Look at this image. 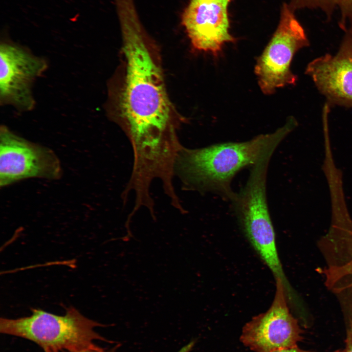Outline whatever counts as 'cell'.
Masks as SVG:
<instances>
[{"label": "cell", "mask_w": 352, "mask_h": 352, "mask_svg": "<svg viewBox=\"0 0 352 352\" xmlns=\"http://www.w3.org/2000/svg\"><path fill=\"white\" fill-rule=\"evenodd\" d=\"M117 15L126 60L120 107L133 153L132 173L143 179L161 177L174 170L182 148L153 44L135 7Z\"/></svg>", "instance_id": "cell-1"}, {"label": "cell", "mask_w": 352, "mask_h": 352, "mask_svg": "<svg viewBox=\"0 0 352 352\" xmlns=\"http://www.w3.org/2000/svg\"><path fill=\"white\" fill-rule=\"evenodd\" d=\"M295 127L294 122L288 119L274 132L248 141L223 142L198 149L183 147L175 169L187 187L211 192L231 202L236 195L231 187L236 174L251 167L270 148L278 147Z\"/></svg>", "instance_id": "cell-2"}, {"label": "cell", "mask_w": 352, "mask_h": 352, "mask_svg": "<svg viewBox=\"0 0 352 352\" xmlns=\"http://www.w3.org/2000/svg\"><path fill=\"white\" fill-rule=\"evenodd\" d=\"M32 312L29 316L17 319L1 317L0 332L32 341L45 352L98 350L102 348L94 341H107L94 330L102 324L85 317L72 306L63 316L39 309Z\"/></svg>", "instance_id": "cell-3"}, {"label": "cell", "mask_w": 352, "mask_h": 352, "mask_svg": "<svg viewBox=\"0 0 352 352\" xmlns=\"http://www.w3.org/2000/svg\"><path fill=\"white\" fill-rule=\"evenodd\" d=\"M270 158L262 157L250 170L246 183L231 202L251 245L272 272L275 280L285 281L276 245L275 233L266 196V178Z\"/></svg>", "instance_id": "cell-4"}, {"label": "cell", "mask_w": 352, "mask_h": 352, "mask_svg": "<svg viewBox=\"0 0 352 352\" xmlns=\"http://www.w3.org/2000/svg\"><path fill=\"white\" fill-rule=\"evenodd\" d=\"M305 30L288 4H283L278 27L258 58L254 68L259 86L266 95L277 88L294 85L297 77L291 71L295 54L309 46Z\"/></svg>", "instance_id": "cell-5"}, {"label": "cell", "mask_w": 352, "mask_h": 352, "mask_svg": "<svg viewBox=\"0 0 352 352\" xmlns=\"http://www.w3.org/2000/svg\"><path fill=\"white\" fill-rule=\"evenodd\" d=\"M0 43V104L19 112H28L36 106L33 87L46 71L48 64L27 47L2 32Z\"/></svg>", "instance_id": "cell-6"}, {"label": "cell", "mask_w": 352, "mask_h": 352, "mask_svg": "<svg viewBox=\"0 0 352 352\" xmlns=\"http://www.w3.org/2000/svg\"><path fill=\"white\" fill-rule=\"evenodd\" d=\"M60 161L50 149L31 142L5 125L0 128V186L30 178L56 180L62 176Z\"/></svg>", "instance_id": "cell-7"}, {"label": "cell", "mask_w": 352, "mask_h": 352, "mask_svg": "<svg viewBox=\"0 0 352 352\" xmlns=\"http://www.w3.org/2000/svg\"><path fill=\"white\" fill-rule=\"evenodd\" d=\"M280 279L276 280L272 303L265 312L254 316L243 327L240 341L254 352H273L293 348L302 339V330L290 312Z\"/></svg>", "instance_id": "cell-8"}, {"label": "cell", "mask_w": 352, "mask_h": 352, "mask_svg": "<svg viewBox=\"0 0 352 352\" xmlns=\"http://www.w3.org/2000/svg\"><path fill=\"white\" fill-rule=\"evenodd\" d=\"M232 0H190L181 23L197 49L218 54L227 43L236 39L230 33L228 7Z\"/></svg>", "instance_id": "cell-9"}, {"label": "cell", "mask_w": 352, "mask_h": 352, "mask_svg": "<svg viewBox=\"0 0 352 352\" xmlns=\"http://www.w3.org/2000/svg\"><path fill=\"white\" fill-rule=\"evenodd\" d=\"M345 34L337 52L317 58L308 65L306 74L330 105L352 107V27Z\"/></svg>", "instance_id": "cell-10"}, {"label": "cell", "mask_w": 352, "mask_h": 352, "mask_svg": "<svg viewBox=\"0 0 352 352\" xmlns=\"http://www.w3.org/2000/svg\"><path fill=\"white\" fill-rule=\"evenodd\" d=\"M288 4L294 11L302 9L320 10L328 19L337 13L340 28L344 31L352 27V0H289Z\"/></svg>", "instance_id": "cell-11"}, {"label": "cell", "mask_w": 352, "mask_h": 352, "mask_svg": "<svg viewBox=\"0 0 352 352\" xmlns=\"http://www.w3.org/2000/svg\"><path fill=\"white\" fill-rule=\"evenodd\" d=\"M325 277V285L336 293L352 288V257L338 265L320 270Z\"/></svg>", "instance_id": "cell-12"}, {"label": "cell", "mask_w": 352, "mask_h": 352, "mask_svg": "<svg viewBox=\"0 0 352 352\" xmlns=\"http://www.w3.org/2000/svg\"><path fill=\"white\" fill-rule=\"evenodd\" d=\"M352 352V309H351L349 325L346 339V347L343 352Z\"/></svg>", "instance_id": "cell-13"}, {"label": "cell", "mask_w": 352, "mask_h": 352, "mask_svg": "<svg viewBox=\"0 0 352 352\" xmlns=\"http://www.w3.org/2000/svg\"><path fill=\"white\" fill-rule=\"evenodd\" d=\"M273 352H313L305 351V350L300 349L298 347V346H297V347L291 348L278 350L274 351ZM333 352H342L340 351L339 350H337V351H335Z\"/></svg>", "instance_id": "cell-14"}, {"label": "cell", "mask_w": 352, "mask_h": 352, "mask_svg": "<svg viewBox=\"0 0 352 352\" xmlns=\"http://www.w3.org/2000/svg\"><path fill=\"white\" fill-rule=\"evenodd\" d=\"M194 345L193 342H191L184 348H182L178 352H189V351L192 349Z\"/></svg>", "instance_id": "cell-15"}, {"label": "cell", "mask_w": 352, "mask_h": 352, "mask_svg": "<svg viewBox=\"0 0 352 352\" xmlns=\"http://www.w3.org/2000/svg\"><path fill=\"white\" fill-rule=\"evenodd\" d=\"M68 352L66 351H58V352ZM81 352H114L113 351H105L102 348L98 350H88L83 351Z\"/></svg>", "instance_id": "cell-16"}]
</instances>
